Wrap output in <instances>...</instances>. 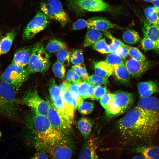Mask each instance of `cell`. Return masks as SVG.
Returning a JSON list of instances; mask_svg holds the SVG:
<instances>
[{"mask_svg":"<svg viewBox=\"0 0 159 159\" xmlns=\"http://www.w3.org/2000/svg\"><path fill=\"white\" fill-rule=\"evenodd\" d=\"M117 126L124 138L147 142L159 130V115L143 111L137 106L130 109L117 122Z\"/></svg>","mask_w":159,"mask_h":159,"instance_id":"obj_1","label":"cell"},{"mask_svg":"<svg viewBox=\"0 0 159 159\" xmlns=\"http://www.w3.org/2000/svg\"><path fill=\"white\" fill-rule=\"evenodd\" d=\"M27 127L34 134L35 145L37 150H46L67 136L56 130L47 116L31 109L25 118Z\"/></svg>","mask_w":159,"mask_h":159,"instance_id":"obj_2","label":"cell"},{"mask_svg":"<svg viewBox=\"0 0 159 159\" xmlns=\"http://www.w3.org/2000/svg\"><path fill=\"white\" fill-rule=\"evenodd\" d=\"M16 90L0 79V115L10 120L17 118Z\"/></svg>","mask_w":159,"mask_h":159,"instance_id":"obj_3","label":"cell"},{"mask_svg":"<svg viewBox=\"0 0 159 159\" xmlns=\"http://www.w3.org/2000/svg\"><path fill=\"white\" fill-rule=\"evenodd\" d=\"M111 103L105 109V114L109 118H112L128 111L134 100L133 95L127 92L118 91L112 93Z\"/></svg>","mask_w":159,"mask_h":159,"instance_id":"obj_4","label":"cell"},{"mask_svg":"<svg viewBox=\"0 0 159 159\" xmlns=\"http://www.w3.org/2000/svg\"><path fill=\"white\" fill-rule=\"evenodd\" d=\"M68 9L77 15L87 12L109 11L113 7L103 0H67Z\"/></svg>","mask_w":159,"mask_h":159,"instance_id":"obj_5","label":"cell"},{"mask_svg":"<svg viewBox=\"0 0 159 159\" xmlns=\"http://www.w3.org/2000/svg\"><path fill=\"white\" fill-rule=\"evenodd\" d=\"M28 65L26 68L30 74L44 72L49 69L50 65V55L42 44L38 43L33 47Z\"/></svg>","mask_w":159,"mask_h":159,"instance_id":"obj_6","label":"cell"},{"mask_svg":"<svg viewBox=\"0 0 159 159\" xmlns=\"http://www.w3.org/2000/svg\"><path fill=\"white\" fill-rule=\"evenodd\" d=\"M30 74L26 68L12 63L6 69L0 79L18 90L27 79Z\"/></svg>","mask_w":159,"mask_h":159,"instance_id":"obj_7","label":"cell"},{"mask_svg":"<svg viewBox=\"0 0 159 159\" xmlns=\"http://www.w3.org/2000/svg\"><path fill=\"white\" fill-rule=\"evenodd\" d=\"M74 150L73 142L67 136L46 149L51 159H71Z\"/></svg>","mask_w":159,"mask_h":159,"instance_id":"obj_8","label":"cell"},{"mask_svg":"<svg viewBox=\"0 0 159 159\" xmlns=\"http://www.w3.org/2000/svg\"><path fill=\"white\" fill-rule=\"evenodd\" d=\"M49 23L48 17L41 11H38L34 18L24 28L22 37L25 40H29L46 28Z\"/></svg>","mask_w":159,"mask_h":159,"instance_id":"obj_9","label":"cell"},{"mask_svg":"<svg viewBox=\"0 0 159 159\" xmlns=\"http://www.w3.org/2000/svg\"><path fill=\"white\" fill-rule=\"evenodd\" d=\"M49 90L51 102L53 105L62 117L71 125L74 119L69 116L65 110L60 88L53 78L51 79L49 81Z\"/></svg>","mask_w":159,"mask_h":159,"instance_id":"obj_10","label":"cell"},{"mask_svg":"<svg viewBox=\"0 0 159 159\" xmlns=\"http://www.w3.org/2000/svg\"><path fill=\"white\" fill-rule=\"evenodd\" d=\"M21 101L38 114L47 116L48 103L39 96L36 90L26 92L23 97Z\"/></svg>","mask_w":159,"mask_h":159,"instance_id":"obj_11","label":"cell"},{"mask_svg":"<svg viewBox=\"0 0 159 159\" xmlns=\"http://www.w3.org/2000/svg\"><path fill=\"white\" fill-rule=\"evenodd\" d=\"M49 108L47 116L52 126L57 130L67 135L70 132L71 125L60 115L51 102L48 100Z\"/></svg>","mask_w":159,"mask_h":159,"instance_id":"obj_12","label":"cell"},{"mask_svg":"<svg viewBox=\"0 0 159 159\" xmlns=\"http://www.w3.org/2000/svg\"><path fill=\"white\" fill-rule=\"evenodd\" d=\"M59 86L65 110L69 116L74 119V111L77 108V102L73 97L69 90L67 81H64Z\"/></svg>","mask_w":159,"mask_h":159,"instance_id":"obj_13","label":"cell"},{"mask_svg":"<svg viewBox=\"0 0 159 159\" xmlns=\"http://www.w3.org/2000/svg\"><path fill=\"white\" fill-rule=\"evenodd\" d=\"M125 66L132 76H140L146 72L150 66L151 63L148 61L141 62L131 58L126 60Z\"/></svg>","mask_w":159,"mask_h":159,"instance_id":"obj_14","label":"cell"},{"mask_svg":"<svg viewBox=\"0 0 159 159\" xmlns=\"http://www.w3.org/2000/svg\"><path fill=\"white\" fill-rule=\"evenodd\" d=\"M98 143L96 140L90 138L84 143L79 159H100L97 152Z\"/></svg>","mask_w":159,"mask_h":159,"instance_id":"obj_15","label":"cell"},{"mask_svg":"<svg viewBox=\"0 0 159 159\" xmlns=\"http://www.w3.org/2000/svg\"><path fill=\"white\" fill-rule=\"evenodd\" d=\"M47 2L51 6L54 19L64 27L70 21V18L63 8L59 0H47Z\"/></svg>","mask_w":159,"mask_h":159,"instance_id":"obj_16","label":"cell"},{"mask_svg":"<svg viewBox=\"0 0 159 159\" xmlns=\"http://www.w3.org/2000/svg\"><path fill=\"white\" fill-rule=\"evenodd\" d=\"M137 107L145 111L159 115V99L155 97L150 96L140 98Z\"/></svg>","mask_w":159,"mask_h":159,"instance_id":"obj_17","label":"cell"},{"mask_svg":"<svg viewBox=\"0 0 159 159\" xmlns=\"http://www.w3.org/2000/svg\"><path fill=\"white\" fill-rule=\"evenodd\" d=\"M132 152L141 155L145 159H159V147L137 145L131 149Z\"/></svg>","mask_w":159,"mask_h":159,"instance_id":"obj_18","label":"cell"},{"mask_svg":"<svg viewBox=\"0 0 159 159\" xmlns=\"http://www.w3.org/2000/svg\"><path fill=\"white\" fill-rule=\"evenodd\" d=\"M138 93L140 98H145L159 92V86L152 81L141 82L138 84Z\"/></svg>","mask_w":159,"mask_h":159,"instance_id":"obj_19","label":"cell"},{"mask_svg":"<svg viewBox=\"0 0 159 159\" xmlns=\"http://www.w3.org/2000/svg\"><path fill=\"white\" fill-rule=\"evenodd\" d=\"M88 20V28H94L99 31H106L112 28H121L119 26L103 18L94 17Z\"/></svg>","mask_w":159,"mask_h":159,"instance_id":"obj_20","label":"cell"},{"mask_svg":"<svg viewBox=\"0 0 159 159\" xmlns=\"http://www.w3.org/2000/svg\"><path fill=\"white\" fill-rule=\"evenodd\" d=\"M32 48L25 47L17 50L14 54L12 63L25 67L29 63Z\"/></svg>","mask_w":159,"mask_h":159,"instance_id":"obj_21","label":"cell"},{"mask_svg":"<svg viewBox=\"0 0 159 159\" xmlns=\"http://www.w3.org/2000/svg\"><path fill=\"white\" fill-rule=\"evenodd\" d=\"M143 22L142 31L143 37L152 41L159 50V28L149 23L146 19Z\"/></svg>","mask_w":159,"mask_h":159,"instance_id":"obj_22","label":"cell"},{"mask_svg":"<svg viewBox=\"0 0 159 159\" xmlns=\"http://www.w3.org/2000/svg\"><path fill=\"white\" fill-rule=\"evenodd\" d=\"M94 68L95 74L102 77L108 78L113 73L112 66L105 61L96 62Z\"/></svg>","mask_w":159,"mask_h":159,"instance_id":"obj_23","label":"cell"},{"mask_svg":"<svg viewBox=\"0 0 159 159\" xmlns=\"http://www.w3.org/2000/svg\"><path fill=\"white\" fill-rule=\"evenodd\" d=\"M91 119L83 117L80 118L77 122L78 127L82 135L86 139L89 138L94 125Z\"/></svg>","mask_w":159,"mask_h":159,"instance_id":"obj_24","label":"cell"},{"mask_svg":"<svg viewBox=\"0 0 159 159\" xmlns=\"http://www.w3.org/2000/svg\"><path fill=\"white\" fill-rule=\"evenodd\" d=\"M113 73L117 80L121 83L126 84L130 80V74L124 63L112 66Z\"/></svg>","mask_w":159,"mask_h":159,"instance_id":"obj_25","label":"cell"},{"mask_svg":"<svg viewBox=\"0 0 159 159\" xmlns=\"http://www.w3.org/2000/svg\"><path fill=\"white\" fill-rule=\"evenodd\" d=\"M88 28L84 41L85 47L92 45L102 36V33L99 31L93 28Z\"/></svg>","mask_w":159,"mask_h":159,"instance_id":"obj_26","label":"cell"},{"mask_svg":"<svg viewBox=\"0 0 159 159\" xmlns=\"http://www.w3.org/2000/svg\"><path fill=\"white\" fill-rule=\"evenodd\" d=\"M16 35L15 32L12 30L8 32L2 38L1 43V55L6 53L9 52Z\"/></svg>","mask_w":159,"mask_h":159,"instance_id":"obj_27","label":"cell"},{"mask_svg":"<svg viewBox=\"0 0 159 159\" xmlns=\"http://www.w3.org/2000/svg\"><path fill=\"white\" fill-rule=\"evenodd\" d=\"M144 13L147 21L159 28V11L156 8L148 7L144 9Z\"/></svg>","mask_w":159,"mask_h":159,"instance_id":"obj_28","label":"cell"},{"mask_svg":"<svg viewBox=\"0 0 159 159\" xmlns=\"http://www.w3.org/2000/svg\"><path fill=\"white\" fill-rule=\"evenodd\" d=\"M66 43L63 41L57 39H52L49 41L46 47L47 51L50 53H54L60 50L67 49Z\"/></svg>","mask_w":159,"mask_h":159,"instance_id":"obj_29","label":"cell"},{"mask_svg":"<svg viewBox=\"0 0 159 159\" xmlns=\"http://www.w3.org/2000/svg\"><path fill=\"white\" fill-rule=\"evenodd\" d=\"M125 42L129 44H134L138 42L140 40L138 33L133 29H128L125 31L122 36Z\"/></svg>","mask_w":159,"mask_h":159,"instance_id":"obj_30","label":"cell"},{"mask_svg":"<svg viewBox=\"0 0 159 159\" xmlns=\"http://www.w3.org/2000/svg\"><path fill=\"white\" fill-rule=\"evenodd\" d=\"M71 53V52L67 49L60 50L56 55L58 61L64 66H69L70 63Z\"/></svg>","mask_w":159,"mask_h":159,"instance_id":"obj_31","label":"cell"},{"mask_svg":"<svg viewBox=\"0 0 159 159\" xmlns=\"http://www.w3.org/2000/svg\"><path fill=\"white\" fill-rule=\"evenodd\" d=\"M127 49L128 55L132 58L139 61H146V58L138 48L131 47L125 44Z\"/></svg>","mask_w":159,"mask_h":159,"instance_id":"obj_32","label":"cell"},{"mask_svg":"<svg viewBox=\"0 0 159 159\" xmlns=\"http://www.w3.org/2000/svg\"><path fill=\"white\" fill-rule=\"evenodd\" d=\"M94 107L93 102L83 100L79 104L77 108L80 114L86 115L90 113L93 111Z\"/></svg>","mask_w":159,"mask_h":159,"instance_id":"obj_33","label":"cell"},{"mask_svg":"<svg viewBox=\"0 0 159 159\" xmlns=\"http://www.w3.org/2000/svg\"><path fill=\"white\" fill-rule=\"evenodd\" d=\"M93 48L101 54L111 53L108 45L105 38L101 39L95 43L93 45Z\"/></svg>","mask_w":159,"mask_h":159,"instance_id":"obj_34","label":"cell"},{"mask_svg":"<svg viewBox=\"0 0 159 159\" xmlns=\"http://www.w3.org/2000/svg\"><path fill=\"white\" fill-rule=\"evenodd\" d=\"M70 61L74 65H82L84 63L83 54L81 50H74L71 53Z\"/></svg>","mask_w":159,"mask_h":159,"instance_id":"obj_35","label":"cell"},{"mask_svg":"<svg viewBox=\"0 0 159 159\" xmlns=\"http://www.w3.org/2000/svg\"><path fill=\"white\" fill-rule=\"evenodd\" d=\"M104 34L112 41L111 43L108 45L111 53H115L117 49L122 44L123 42L115 38L109 32H105Z\"/></svg>","mask_w":159,"mask_h":159,"instance_id":"obj_36","label":"cell"},{"mask_svg":"<svg viewBox=\"0 0 159 159\" xmlns=\"http://www.w3.org/2000/svg\"><path fill=\"white\" fill-rule=\"evenodd\" d=\"M90 84L87 81L82 82L78 85L80 94L83 99L90 98Z\"/></svg>","mask_w":159,"mask_h":159,"instance_id":"obj_37","label":"cell"},{"mask_svg":"<svg viewBox=\"0 0 159 159\" xmlns=\"http://www.w3.org/2000/svg\"><path fill=\"white\" fill-rule=\"evenodd\" d=\"M52 70L56 77L60 79L64 78L65 69L62 63L58 61L55 62L52 66Z\"/></svg>","mask_w":159,"mask_h":159,"instance_id":"obj_38","label":"cell"},{"mask_svg":"<svg viewBox=\"0 0 159 159\" xmlns=\"http://www.w3.org/2000/svg\"><path fill=\"white\" fill-rule=\"evenodd\" d=\"M69 90L73 97L77 102L78 106L83 100L78 90V85L67 82ZM78 107V106H77Z\"/></svg>","mask_w":159,"mask_h":159,"instance_id":"obj_39","label":"cell"},{"mask_svg":"<svg viewBox=\"0 0 159 159\" xmlns=\"http://www.w3.org/2000/svg\"><path fill=\"white\" fill-rule=\"evenodd\" d=\"M105 61L111 66L124 63L123 59L115 53H111L108 54L106 57Z\"/></svg>","mask_w":159,"mask_h":159,"instance_id":"obj_40","label":"cell"},{"mask_svg":"<svg viewBox=\"0 0 159 159\" xmlns=\"http://www.w3.org/2000/svg\"><path fill=\"white\" fill-rule=\"evenodd\" d=\"M108 78L93 74L89 77L87 81L94 86L105 84L108 82Z\"/></svg>","mask_w":159,"mask_h":159,"instance_id":"obj_41","label":"cell"},{"mask_svg":"<svg viewBox=\"0 0 159 159\" xmlns=\"http://www.w3.org/2000/svg\"><path fill=\"white\" fill-rule=\"evenodd\" d=\"M72 69L74 72L80 78L85 81H87L88 74L85 67L82 65H75L72 67Z\"/></svg>","mask_w":159,"mask_h":159,"instance_id":"obj_42","label":"cell"},{"mask_svg":"<svg viewBox=\"0 0 159 159\" xmlns=\"http://www.w3.org/2000/svg\"><path fill=\"white\" fill-rule=\"evenodd\" d=\"M66 78L68 82L79 85L82 82V80L72 69L69 70L66 73Z\"/></svg>","mask_w":159,"mask_h":159,"instance_id":"obj_43","label":"cell"},{"mask_svg":"<svg viewBox=\"0 0 159 159\" xmlns=\"http://www.w3.org/2000/svg\"><path fill=\"white\" fill-rule=\"evenodd\" d=\"M140 44L142 48L145 50H159L155 43L147 37H143L140 42Z\"/></svg>","mask_w":159,"mask_h":159,"instance_id":"obj_44","label":"cell"},{"mask_svg":"<svg viewBox=\"0 0 159 159\" xmlns=\"http://www.w3.org/2000/svg\"><path fill=\"white\" fill-rule=\"evenodd\" d=\"M106 88L100 85L95 86L91 99L98 100L105 94L107 93Z\"/></svg>","mask_w":159,"mask_h":159,"instance_id":"obj_45","label":"cell"},{"mask_svg":"<svg viewBox=\"0 0 159 159\" xmlns=\"http://www.w3.org/2000/svg\"><path fill=\"white\" fill-rule=\"evenodd\" d=\"M41 11L48 18L54 19L51 6L47 2H42L40 4Z\"/></svg>","mask_w":159,"mask_h":159,"instance_id":"obj_46","label":"cell"},{"mask_svg":"<svg viewBox=\"0 0 159 159\" xmlns=\"http://www.w3.org/2000/svg\"><path fill=\"white\" fill-rule=\"evenodd\" d=\"M112 95V93H107L100 99V103L102 107L105 110L108 107L111 103Z\"/></svg>","mask_w":159,"mask_h":159,"instance_id":"obj_47","label":"cell"},{"mask_svg":"<svg viewBox=\"0 0 159 159\" xmlns=\"http://www.w3.org/2000/svg\"><path fill=\"white\" fill-rule=\"evenodd\" d=\"M88 25V20L80 19L74 23L72 25V30H77L82 29Z\"/></svg>","mask_w":159,"mask_h":159,"instance_id":"obj_48","label":"cell"},{"mask_svg":"<svg viewBox=\"0 0 159 159\" xmlns=\"http://www.w3.org/2000/svg\"><path fill=\"white\" fill-rule=\"evenodd\" d=\"M47 155L46 150H37V151L29 159H47Z\"/></svg>","mask_w":159,"mask_h":159,"instance_id":"obj_49","label":"cell"},{"mask_svg":"<svg viewBox=\"0 0 159 159\" xmlns=\"http://www.w3.org/2000/svg\"><path fill=\"white\" fill-rule=\"evenodd\" d=\"M115 53L122 59L126 58L128 55V53L125 44L123 43L117 49Z\"/></svg>","mask_w":159,"mask_h":159,"instance_id":"obj_50","label":"cell"},{"mask_svg":"<svg viewBox=\"0 0 159 159\" xmlns=\"http://www.w3.org/2000/svg\"><path fill=\"white\" fill-rule=\"evenodd\" d=\"M152 3L153 6L159 11V0H155Z\"/></svg>","mask_w":159,"mask_h":159,"instance_id":"obj_51","label":"cell"},{"mask_svg":"<svg viewBox=\"0 0 159 159\" xmlns=\"http://www.w3.org/2000/svg\"><path fill=\"white\" fill-rule=\"evenodd\" d=\"M131 159H145L141 155H137L133 157Z\"/></svg>","mask_w":159,"mask_h":159,"instance_id":"obj_52","label":"cell"},{"mask_svg":"<svg viewBox=\"0 0 159 159\" xmlns=\"http://www.w3.org/2000/svg\"><path fill=\"white\" fill-rule=\"evenodd\" d=\"M145 2H152L155 0H142Z\"/></svg>","mask_w":159,"mask_h":159,"instance_id":"obj_53","label":"cell"},{"mask_svg":"<svg viewBox=\"0 0 159 159\" xmlns=\"http://www.w3.org/2000/svg\"><path fill=\"white\" fill-rule=\"evenodd\" d=\"M2 38V35L0 33V55H1L0 54V47H1V39Z\"/></svg>","mask_w":159,"mask_h":159,"instance_id":"obj_54","label":"cell"}]
</instances>
